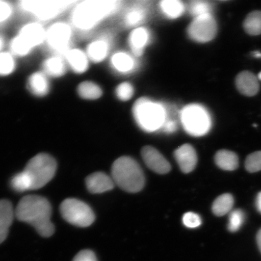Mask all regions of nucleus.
<instances>
[{
  "mask_svg": "<svg viewBox=\"0 0 261 261\" xmlns=\"http://www.w3.org/2000/svg\"><path fill=\"white\" fill-rule=\"evenodd\" d=\"M15 216L19 221L32 225L44 238H49L55 232L54 225L51 222V206L41 196L23 197L17 205Z\"/></svg>",
  "mask_w": 261,
  "mask_h": 261,
  "instance_id": "nucleus-1",
  "label": "nucleus"
},
{
  "mask_svg": "<svg viewBox=\"0 0 261 261\" xmlns=\"http://www.w3.org/2000/svg\"><path fill=\"white\" fill-rule=\"evenodd\" d=\"M119 7V2L110 0L84 1L72 13V23L80 30H89L103 19L112 14Z\"/></svg>",
  "mask_w": 261,
  "mask_h": 261,
  "instance_id": "nucleus-2",
  "label": "nucleus"
},
{
  "mask_svg": "<svg viewBox=\"0 0 261 261\" xmlns=\"http://www.w3.org/2000/svg\"><path fill=\"white\" fill-rule=\"evenodd\" d=\"M112 178L120 188L130 193L140 192L145 186V176L140 165L127 156L119 158L113 163Z\"/></svg>",
  "mask_w": 261,
  "mask_h": 261,
  "instance_id": "nucleus-3",
  "label": "nucleus"
},
{
  "mask_svg": "<svg viewBox=\"0 0 261 261\" xmlns=\"http://www.w3.org/2000/svg\"><path fill=\"white\" fill-rule=\"evenodd\" d=\"M136 123L144 132H154L162 129L166 120V106L148 98H140L133 107Z\"/></svg>",
  "mask_w": 261,
  "mask_h": 261,
  "instance_id": "nucleus-4",
  "label": "nucleus"
},
{
  "mask_svg": "<svg viewBox=\"0 0 261 261\" xmlns=\"http://www.w3.org/2000/svg\"><path fill=\"white\" fill-rule=\"evenodd\" d=\"M180 123L185 132L193 137L205 135L212 126L210 113L200 104H190L181 110Z\"/></svg>",
  "mask_w": 261,
  "mask_h": 261,
  "instance_id": "nucleus-5",
  "label": "nucleus"
},
{
  "mask_svg": "<svg viewBox=\"0 0 261 261\" xmlns=\"http://www.w3.org/2000/svg\"><path fill=\"white\" fill-rule=\"evenodd\" d=\"M57 162L51 155L46 153L38 154L27 163L23 170L28 175L32 190L45 186L56 174Z\"/></svg>",
  "mask_w": 261,
  "mask_h": 261,
  "instance_id": "nucleus-6",
  "label": "nucleus"
},
{
  "mask_svg": "<svg viewBox=\"0 0 261 261\" xmlns=\"http://www.w3.org/2000/svg\"><path fill=\"white\" fill-rule=\"evenodd\" d=\"M61 213L65 221L80 227L90 226L95 219L92 208L82 201L74 198L66 199L62 202Z\"/></svg>",
  "mask_w": 261,
  "mask_h": 261,
  "instance_id": "nucleus-7",
  "label": "nucleus"
},
{
  "mask_svg": "<svg viewBox=\"0 0 261 261\" xmlns=\"http://www.w3.org/2000/svg\"><path fill=\"white\" fill-rule=\"evenodd\" d=\"M72 35V29L68 24L56 23L46 30L44 42L54 55L63 56L70 49Z\"/></svg>",
  "mask_w": 261,
  "mask_h": 261,
  "instance_id": "nucleus-8",
  "label": "nucleus"
},
{
  "mask_svg": "<svg viewBox=\"0 0 261 261\" xmlns=\"http://www.w3.org/2000/svg\"><path fill=\"white\" fill-rule=\"evenodd\" d=\"M71 2L38 1L25 0L20 3V9L25 13L34 15L41 20H47L61 13Z\"/></svg>",
  "mask_w": 261,
  "mask_h": 261,
  "instance_id": "nucleus-9",
  "label": "nucleus"
},
{
  "mask_svg": "<svg viewBox=\"0 0 261 261\" xmlns=\"http://www.w3.org/2000/svg\"><path fill=\"white\" fill-rule=\"evenodd\" d=\"M217 32V23L213 15H204L194 18L187 30L190 39L197 43L211 42L216 37Z\"/></svg>",
  "mask_w": 261,
  "mask_h": 261,
  "instance_id": "nucleus-10",
  "label": "nucleus"
},
{
  "mask_svg": "<svg viewBox=\"0 0 261 261\" xmlns=\"http://www.w3.org/2000/svg\"><path fill=\"white\" fill-rule=\"evenodd\" d=\"M142 157L149 169L159 174H166L171 169L169 162L158 149L151 146L142 149Z\"/></svg>",
  "mask_w": 261,
  "mask_h": 261,
  "instance_id": "nucleus-11",
  "label": "nucleus"
},
{
  "mask_svg": "<svg viewBox=\"0 0 261 261\" xmlns=\"http://www.w3.org/2000/svg\"><path fill=\"white\" fill-rule=\"evenodd\" d=\"M18 37L34 49L45 41L46 30L41 24L31 23L24 25L19 32Z\"/></svg>",
  "mask_w": 261,
  "mask_h": 261,
  "instance_id": "nucleus-12",
  "label": "nucleus"
},
{
  "mask_svg": "<svg viewBox=\"0 0 261 261\" xmlns=\"http://www.w3.org/2000/svg\"><path fill=\"white\" fill-rule=\"evenodd\" d=\"M174 158L182 172H192L197 166V152L195 148L189 144H185L176 149L174 152Z\"/></svg>",
  "mask_w": 261,
  "mask_h": 261,
  "instance_id": "nucleus-13",
  "label": "nucleus"
},
{
  "mask_svg": "<svg viewBox=\"0 0 261 261\" xmlns=\"http://www.w3.org/2000/svg\"><path fill=\"white\" fill-rule=\"evenodd\" d=\"M150 42V34L145 27H137L130 32L128 44L134 56L140 57L143 55L145 48Z\"/></svg>",
  "mask_w": 261,
  "mask_h": 261,
  "instance_id": "nucleus-14",
  "label": "nucleus"
},
{
  "mask_svg": "<svg viewBox=\"0 0 261 261\" xmlns=\"http://www.w3.org/2000/svg\"><path fill=\"white\" fill-rule=\"evenodd\" d=\"M235 84L239 92L247 97L256 95L260 89L257 76L247 70L237 75Z\"/></svg>",
  "mask_w": 261,
  "mask_h": 261,
  "instance_id": "nucleus-15",
  "label": "nucleus"
},
{
  "mask_svg": "<svg viewBox=\"0 0 261 261\" xmlns=\"http://www.w3.org/2000/svg\"><path fill=\"white\" fill-rule=\"evenodd\" d=\"M114 185L113 178L102 172L92 173L86 178L87 189L93 194L103 193L113 190Z\"/></svg>",
  "mask_w": 261,
  "mask_h": 261,
  "instance_id": "nucleus-16",
  "label": "nucleus"
},
{
  "mask_svg": "<svg viewBox=\"0 0 261 261\" xmlns=\"http://www.w3.org/2000/svg\"><path fill=\"white\" fill-rule=\"evenodd\" d=\"M67 65L75 73H83L89 68V58L84 51L80 49H70L63 56Z\"/></svg>",
  "mask_w": 261,
  "mask_h": 261,
  "instance_id": "nucleus-17",
  "label": "nucleus"
},
{
  "mask_svg": "<svg viewBox=\"0 0 261 261\" xmlns=\"http://www.w3.org/2000/svg\"><path fill=\"white\" fill-rule=\"evenodd\" d=\"M14 216L11 202L8 200H0V244L8 238Z\"/></svg>",
  "mask_w": 261,
  "mask_h": 261,
  "instance_id": "nucleus-18",
  "label": "nucleus"
},
{
  "mask_svg": "<svg viewBox=\"0 0 261 261\" xmlns=\"http://www.w3.org/2000/svg\"><path fill=\"white\" fill-rule=\"evenodd\" d=\"M29 92L34 96L42 97L47 95L50 89L49 79L42 71L36 72L29 76L27 82Z\"/></svg>",
  "mask_w": 261,
  "mask_h": 261,
  "instance_id": "nucleus-19",
  "label": "nucleus"
},
{
  "mask_svg": "<svg viewBox=\"0 0 261 261\" xmlns=\"http://www.w3.org/2000/svg\"><path fill=\"white\" fill-rule=\"evenodd\" d=\"M67 70V63L63 56L49 57L42 64V72L48 77L58 78L63 76Z\"/></svg>",
  "mask_w": 261,
  "mask_h": 261,
  "instance_id": "nucleus-20",
  "label": "nucleus"
},
{
  "mask_svg": "<svg viewBox=\"0 0 261 261\" xmlns=\"http://www.w3.org/2000/svg\"><path fill=\"white\" fill-rule=\"evenodd\" d=\"M109 50L110 44L107 39H99L89 44L86 54L89 61L98 63L107 58Z\"/></svg>",
  "mask_w": 261,
  "mask_h": 261,
  "instance_id": "nucleus-21",
  "label": "nucleus"
},
{
  "mask_svg": "<svg viewBox=\"0 0 261 261\" xmlns=\"http://www.w3.org/2000/svg\"><path fill=\"white\" fill-rule=\"evenodd\" d=\"M111 65L118 73H129L135 69L136 62L128 53L118 51L111 58Z\"/></svg>",
  "mask_w": 261,
  "mask_h": 261,
  "instance_id": "nucleus-22",
  "label": "nucleus"
},
{
  "mask_svg": "<svg viewBox=\"0 0 261 261\" xmlns=\"http://www.w3.org/2000/svg\"><path fill=\"white\" fill-rule=\"evenodd\" d=\"M215 162L221 169L225 171H234L239 166L238 156L232 151L221 149L215 155Z\"/></svg>",
  "mask_w": 261,
  "mask_h": 261,
  "instance_id": "nucleus-23",
  "label": "nucleus"
},
{
  "mask_svg": "<svg viewBox=\"0 0 261 261\" xmlns=\"http://www.w3.org/2000/svg\"><path fill=\"white\" fill-rule=\"evenodd\" d=\"M160 8L163 15L170 19L179 18L185 11V5L178 0H164L161 2Z\"/></svg>",
  "mask_w": 261,
  "mask_h": 261,
  "instance_id": "nucleus-24",
  "label": "nucleus"
},
{
  "mask_svg": "<svg viewBox=\"0 0 261 261\" xmlns=\"http://www.w3.org/2000/svg\"><path fill=\"white\" fill-rule=\"evenodd\" d=\"M243 27L247 34L250 35H260L261 11L255 10L249 13L244 20Z\"/></svg>",
  "mask_w": 261,
  "mask_h": 261,
  "instance_id": "nucleus-25",
  "label": "nucleus"
},
{
  "mask_svg": "<svg viewBox=\"0 0 261 261\" xmlns=\"http://www.w3.org/2000/svg\"><path fill=\"white\" fill-rule=\"evenodd\" d=\"M233 202V196L230 194L219 196L213 204V213L217 216H223L228 214L232 209Z\"/></svg>",
  "mask_w": 261,
  "mask_h": 261,
  "instance_id": "nucleus-26",
  "label": "nucleus"
},
{
  "mask_svg": "<svg viewBox=\"0 0 261 261\" xmlns=\"http://www.w3.org/2000/svg\"><path fill=\"white\" fill-rule=\"evenodd\" d=\"M77 92L81 97L85 99H99L102 95V90L99 86L92 82H84L78 86Z\"/></svg>",
  "mask_w": 261,
  "mask_h": 261,
  "instance_id": "nucleus-27",
  "label": "nucleus"
},
{
  "mask_svg": "<svg viewBox=\"0 0 261 261\" xmlns=\"http://www.w3.org/2000/svg\"><path fill=\"white\" fill-rule=\"evenodd\" d=\"M166 116L162 129L168 134L174 133L180 123V111L176 108L166 107Z\"/></svg>",
  "mask_w": 261,
  "mask_h": 261,
  "instance_id": "nucleus-28",
  "label": "nucleus"
},
{
  "mask_svg": "<svg viewBox=\"0 0 261 261\" xmlns=\"http://www.w3.org/2000/svg\"><path fill=\"white\" fill-rule=\"evenodd\" d=\"M214 9V5L211 2L203 0L190 2L188 7L189 13L194 18L204 15H213Z\"/></svg>",
  "mask_w": 261,
  "mask_h": 261,
  "instance_id": "nucleus-29",
  "label": "nucleus"
},
{
  "mask_svg": "<svg viewBox=\"0 0 261 261\" xmlns=\"http://www.w3.org/2000/svg\"><path fill=\"white\" fill-rule=\"evenodd\" d=\"M146 11L143 8L140 6L134 7L126 12L125 14L124 24L127 27L133 28L140 25L145 20Z\"/></svg>",
  "mask_w": 261,
  "mask_h": 261,
  "instance_id": "nucleus-30",
  "label": "nucleus"
},
{
  "mask_svg": "<svg viewBox=\"0 0 261 261\" xmlns=\"http://www.w3.org/2000/svg\"><path fill=\"white\" fill-rule=\"evenodd\" d=\"M10 185L15 191L23 192L32 190V183L25 171L17 173L10 181Z\"/></svg>",
  "mask_w": 261,
  "mask_h": 261,
  "instance_id": "nucleus-31",
  "label": "nucleus"
},
{
  "mask_svg": "<svg viewBox=\"0 0 261 261\" xmlns=\"http://www.w3.org/2000/svg\"><path fill=\"white\" fill-rule=\"evenodd\" d=\"M16 68L15 57L10 53H0V75L11 74Z\"/></svg>",
  "mask_w": 261,
  "mask_h": 261,
  "instance_id": "nucleus-32",
  "label": "nucleus"
},
{
  "mask_svg": "<svg viewBox=\"0 0 261 261\" xmlns=\"http://www.w3.org/2000/svg\"><path fill=\"white\" fill-rule=\"evenodd\" d=\"M32 48L29 47L18 36L13 38L10 43V53L13 56L24 57L28 56L32 51Z\"/></svg>",
  "mask_w": 261,
  "mask_h": 261,
  "instance_id": "nucleus-33",
  "label": "nucleus"
},
{
  "mask_svg": "<svg viewBox=\"0 0 261 261\" xmlns=\"http://www.w3.org/2000/svg\"><path fill=\"white\" fill-rule=\"evenodd\" d=\"M245 219V213L240 209L231 211L228 217V229L231 232H236L243 226Z\"/></svg>",
  "mask_w": 261,
  "mask_h": 261,
  "instance_id": "nucleus-34",
  "label": "nucleus"
},
{
  "mask_svg": "<svg viewBox=\"0 0 261 261\" xmlns=\"http://www.w3.org/2000/svg\"><path fill=\"white\" fill-rule=\"evenodd\" d=\"M245 168L250 173L261 171V151H257L247 156L245 161Z\"/></svg>",
  "mask_w": 261,
  "mask_h": 261,
  "instance_id": "nucleus-35",
  "label": "nucleus"
},
{
  "mask_svg": "<svg viewBox=\"0 0 261 261\" xmlns=\"http://www.w3.org/2000/svg\"><path fill=\"white\" fill-rule=\"evenodd\" d=\"M135 94L133 86L128 82H123L116 87V94L117 97L121 101L129 100Z\"/></svg>",
  "mask_w": 261,
  "mask_h": 261,
  "instance_id": "nucleus-36",
  "label": "nucleus"
},
{
  "mask_svg": "<svg viewBox=\"0 0 261 261\" xmlns=\"http://www.w3.org/2000/svg\"><path fill=\"white\" fill-rule=\"evenodd\" d=\"M183 224L188 228H195L199 227L202 224V220L198 214L189 212L184 215L182 219Z\"/></svg>",
  "mask_w": 261,
  "mask_h": 261,
  "instance_id": "nucleus-37",
  "label": "nucleus"
},
{
  "mask_svg": "<svg viewBox=\"0 0 261 261\" xmlns=\"http://www.w3.org/2000/svg\"><path fill=\"white\" fill-rule=\"evenodd\" d=\"M13 14V7L8 2L0 0V25L6 23Z\"/></svg>",
  "mask_w": 261,
  "mask_h": 261,
  "instance_id": "nucleus-38",
  "label": "nucleus"
},
{
  "mask_svg": "<svg viewBox=\"0 0 261 261\" xmlns=\"http://www.w3.org/2000/svg\"><path fill=\"white\" fill-rule=\"evenodd\" d=\"M73 261H97V259L93 252L89 250H84L79 252Z\"/></svg>",
  "mask_w": 261,
  "mask_h": 261,
  "instance_id": "nucleus-39",
  "label": "nucleus"
},
{
  "mask_svg": "<svg viewBox=\"0 0 261 261\" xmlns=\"http://www.w3.org/2000/svg\"><path fill=\"white\" fill-rule=\"evenodd\" d=\"M255 207L257 211L261 214V192L257 194L256 200H255Z\"/></svg>",
  "mask_w": 261,
  "mask_h": 261,
  "instance_id": "nucleus-40",
  "label": "nucleus"
},
{
  "mask_svg": "<svg viewBox=\"0 0 261 261\" xmlns=\"http://www.w3.org/2000/svg\"><path fill=\"white\" fill-rule=\"evenodd\" d=\"M257 246L259 247V250L261 252V228L259 230L257 234Z\"/></svg>",
  "mask_w": 261,
  "mask_h": 261,
  "instance_id": "nucleus-41",
  "label": "nucleus"
},
{
  "mask_svg": "<svg viewBox=\"0 0 261 261\" xmlns=\"http://www.w3.org/2000/svg\"><path fill=\"white\" fill-rule=\"evenodd\" d=\"M5 45V40L3 39V37L0 36V53H2V50H3V47H4Z\"/></svg>",
  "mask_w": 261,
  "mask_h": 261,
  "instance_id": "nucleus-42",
  "label": "nucleus"
},
{
  "mask_svg": "<svg viewBox=\"0 0 261 261\" xmlns=\"http://www.w3.org/2000/svg\"><path fill=\"white\" fill-rule=\"evenodd\" d=\"M252 56L255 58H261V53L260 51H255L252 53Z\"/></svg>",
  "mask_w": 261,
  "mask_h": 261,
  "instance_id": "nucleus-43",
  "label": "nucleus"
},
{
  "mask_svg": "<svg viewBox=\"0 0 261 261\" xmlns=\"http://www.w3.org/2000/svg\"><path fill=\"white\" fill-rule=\"evenodd\" d=\"M257 79H258V80L261 81V72H260V73H259L258 75H257Z\"/></svg>",
  "mask_w": 261,
  "mask_h": 261,
  "instance_id": "nucleus-44",
  "label": "nucleus"
}]
</instances>
